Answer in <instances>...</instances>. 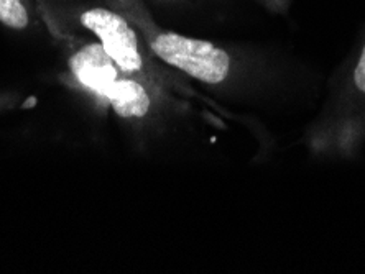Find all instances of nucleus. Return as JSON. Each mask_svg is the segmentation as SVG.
I'll return each mask as SVG.
<instances>
[{
  "mask_svg": "<svg viewBox=\"0 0 365 274\" xmlns=\"http://www.w3.org/2000/svg\"><path fill=\"white\" fill-rule=\"evenodd\" d=\"M38 7L66 28L99 41L123 73L142 80L166 99L171 100L173 93H182L175 78L148 50L140 31L109 5L91 2L61 5L51 0H38Z\"/></svg>",
  "mask_w": 365,
  "mask_h": 274,
  "instance_id": "obj_1",
  "label": "nucleus"
},
{
  "mask_svg": "<svg viewBox=\"0 0 365 274\" xmlns=\"http://www.w3.org/2000/svg\"><path fill=\"white\" fill-rule=\"evenodd\" d=\"M140 31L152 55L166 66L207 85L227 83L234 73V59L222 46L190 38L157 25L142 0H104Z\"/></svg>",
  "mask_w": 365,
  "mask_h": 274,
  "instance_id": "obj_2",
  "label": "nucleus"
},
{
  "mask_svg": "<svg viewBox=\"0 0 365 274\" xmlns=\"http://www.w3.org/2000/svg\"><path fill=\"white\" fill-rule=\"evenodd\" d=\"M336 122L341 125V133L347 132L349 137H354L357 125L365 123V41L342 85L341 98L337 100Z\"/></svg>",
  "mask_w": 365,
  "mask_h": 274,
  "instance_id": "obj_3",
  "label": "nucleus"
},
{
  "mask_svg": "<svg viewBox=\"0 0 365 274\" xmlns=\"http://www.w3.org/2000/svg\"><path fill=\"white\" fill-rule=\"evenodd\" d=\"M38 15V0H0V25L10 30H26Z\"/></svg>",
  "mask_w": 365,
  "mask_h": 274,
  "instance_id": "obj_4",
  "label": "nucleus"
},
{
  "mask_svg": "<svg viewBox=\"0 0 365 274\" xmlns=\"http://www.w3.org/2000/svg\"><path fill=\"white\" fill-rule=\"evenodd\" d=\"M265 4L267 9H270L272 12H284L288 9L289 0H262Z\"/></svg>",
  "mask_w": 365,
  "mask_h": 274,
  "instance_id": "obj_5",
  "label": "nucleus"
}]
</instances>
